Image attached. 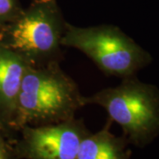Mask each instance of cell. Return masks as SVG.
<instances>
[{
    "instance_id": "obj_5",
    "label": "cell",
    "mask_w": 159,
    "mask_h": 159,
    "mask_svg": "<svg viewBox=\"0 0 159 159\" xmlns=\"http://www.w3.org/2000/svg\"><path fill=\"white\" fill-rule=\"evenodd\" d=\"M15 143L20 159H77L80 145L89 133L81 119L24 125Z\"/></svg>"
},
{
    "instance_id": "obj_8",
    "label": "cell",
    "mask_w": 159,
    "mask_h": 159,
    "mask_svg": "<svg viewBox=\"0 0 159 159\" xmlns=\"http://www.w3.org/2000/svg\"><path fill=\"white\" fill-rule=\"evenodd\" d=\"M17 0H0V26L6 27L20 13Z\"/></svg>"
},
{
    "instance_id": "obj_10",
    "label": "cell",
    "mask_w": 159,
    "mask_h": 159,
    "mask_svg": "<svg viewBox=\"0 0 159 159\" xmlns=\"http://www.w3.org/2000/svg\"><path fill=\"white\" fill-rule=\"evenodd\" d=\"M3 127V125H2V121H1V118H0V128Z\"/></svg>"
},
{
    "instance_id": "obj_2",
    "label": "cell",
    "mask_w": 159,
    "mask_h": 159,
    "mask_svg": "<svg viewBox=\"0 0 159 159\" xmlns=\"http://www.w3.org/2000/svg\"><path fill=\"white\" fill-rule=\"evenodd\" d=\"M85 104L104 109L135 146L143 147L159 134V92L153 86L125 78L119 85L85 97Z\"/></svg>"
},
{
    "instance_id": "obj_6",
    "label": "cell",
    "mask_w": 159,
    "mask_h": 159,
    "mask_svg": "<svg viewBox=\"0 0 159 159\" xmlns=\"http://www.w3.org/2000/svg\"><path fill=\"white\" fill-rule=\"evenodd\" d=\"M29 64L0 43V118L3 127L13 129L16 104Z\"/></svg>"
},
{
    "instance_id": "obj_4",
    "label": "cell",
    "mask_w": 159,
    "mask_h": 159,
    "mask_svg": "<svg viewBox=\"0 0 159 159\" xmlns=\"http://www.w3.org/2000/svg\"><path fill=\"white\" fill-rule=\"evenodd\" d=\"M61 45L80 51L106 75L123 79L151 60L147 51L112 25L78 27L66 21Z\"/></svg>"
},
{
    "instance_id": "obj_9",
    "label": "cell",
    "mask_w": 159,
    "mask_h": 159,
    "mask_svg": "<svg viewBox=\"0 0 159 159\" xmlns=\"http://www.w3.org/2000/svg\"><path fill=\"white\" fill-rule=\"evenodd\" d=\"M0 159H20L15 145L11 146L0 134Z\"/></svg>"
},
{
    "instance_id": "obj_7",
    "label": "cell",
    "mask_w": 159,
    "mask_h": 159,
    "mask_svg": "<svg viewBox=\"0 0 159 159\" xmlns=\"http://www.w3.org/2000/svg\"><path fill=\"white\" fill-rule=\"evenodd\" d=\"M127 143L125 137L116 136L106 126L83 138L77 159H130Z\"/></svg>"
},
{
    "instance_id": "obj_3",
    "label": "cell",
    "mask_w": 159,
    "mask_h": 159,
    "mask_svg": "<svg viewBox=\"0 0 159 159\" xmlns=\"http://www.w3.org/2000/svg\"><path fill=\"white\" fill-rule=\"evenodd\" d=\"M66 21L56 0H34L5 27L0 43L30 66L59 61Z\"/></svg>"
},
{
    "instance_id": "obj_1",
    "label": "cell",
    "mask_w": 159,
    "mask_h": 159,
    "mask_svg": "<svg viewBox=\"0 0 159 159\" xmlns=\"http://www.w3.org/2000/svg\"><path fill=\"white\" fill-rule=\"evenodd\" d=\"M85 96L59 61L26 69L18 97L13 130L24 125L55 124L74 119L85 106Z\"/></svg>"
}]
</instances>
